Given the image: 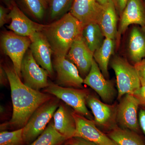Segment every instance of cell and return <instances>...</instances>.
<instances>
[{"instance_id": "cell-1", "label": "cell", "mask_w": 145, "mask_h": 145, "mask_svg": "<svg viewBox=\"0 0 145 145\" xmlns=\"http://www.w3.org/2000/svg\"><path fill=\"white\" fill-rule=\"evenodd\" d=\"M10 86L13 111L10 121L2 127L22 128L39 107L51 100L52 95L34 90L25 85L14 68L4 67Z\"/></svg>"}, {"instance_id": "cell-2", "label": "cell", "mask_w": 145, "mask_h": 145, "mask_svg": "<svg viewBox=\"0 0 145 145\" xmlns=\"http://www.w3.org/2000/svg\"><path fill=\"white\" fill-rule=\"evenodd\" d=\"M84 26L69 12L59 20L44 25L41 31L55 57H66L75 40L82 35Z\"/></svg>"}, {"instance_id": "cell-3", "label": "cell", "mask_w": 145, "mask_h": 145, "mask_svg": "<svg viewBox=\"0 0 145 145\" xmlns=\"http://www.w3.org/2000/svg\"><path fill=\"white\" fill-rule=\"evenodd\" d=\"M59 105V99L53 97L34 112L23 127L24 144H30L42 133Z\"/></svg>"}, {"instance_id": "cell-4", "label": "cell", "mask_w": 145, "mask_h": 145, "mask_svg": "<svg viewBox=\"0 0 145 145\" xmlns=\"http://www.w3.org/2000/svg\"><path fill=\"white\" fill-rule=\"evenodd\" d=\"M110 66L116 75L119 100L126 94H134L140 88L141 83L134 65L115 55L110 62Z\"/></svg>"}, {"instance_id": "cell-5", "label": "cell", "mask_w": 145, "mask_h": 145, "mask_svg": "<svg viewBox=\"0 0 145 145\" xmlns=\"http://www.w3.org/2000/svg\"><path fill=\"white\" fill-rule=\"evenodd\" d=\"M44 92L62 100L71 107L75 112L89 120H93L86 105L87 98L90 93L86 89L64 87L49 82L48 86L44 89Z\"/></svg>"}, {"instance_id": "cell-6", "label": "cell", "mask_w": 145, "mask_h": 145, "mask_svg": "<svg viewBox=\"0 0 145 145\" xmlns=\"http://www.w3.org/2000/svg\"><path fill=\"white\" fill-rule=\"evenodd\" d=\"M31 43L29 37L20 36L12 31H5L1 35L2 49L10 58L14 70L20 78L22 62Z\"/></svg>"}, {"instance_id": "cell-7", "label": "cell", "mask_w": 145, "mask_h": 145, "mask_svg": "<svg viewBox=\"0 0 145 145\" xmlns=\"http://www.w3.org/2000/svg\"><path fill=\"white\" fill-rule=\"evenodd\" d=\"M21 72L24 84L32 89L40 91L49 85L48 72L37 63L30 49L24 57Z\"/></svg>"}, {"instance_id": "cell-8", "label": "cell", "mask_w": 145, "mask_h": 145, "mask_svg": "<svg viewBox=\"0 0 145 145\" xmlns=\"http://www.w3.org/2000/svg\"><path fill=\"white\" fill-rule=\"evenodd\" d=\"M86 104L92 112L96 125L108 132L118 127L117 104L103 103L91 93L87 98Z\"/></svg>"}, {"instance_id": "cell-9", "label": "cell", "mask_w": 145, "mask_h": 145, "mask_svg": "<svg viewBox=\"0 0 145 145\" xmlns=\"http://www.w3.org/2000/svg\"><path fill=\"white\" fill-rule=\"evenodd\" d=\"M72 115L76 124L75 137H80L97 145H117L98 128L93 120H89L75 111L72 112Z\"/></svg>"}, {"instance_id": "cell-10", "label": "cell", "mask_w": 145, "mask_h": 145, "mask_svg": "<svg viewBox=\"0 0 145 145\" xmlns=\"http://www.w3.org/2000/svg\"><path fill=\"white\" fill-rule=\"evenodd\" d=\"M119 101L117 107V123L121 128L137 132L139 129L137 118L139 101L132 94H126Z\"/></svg>"}, {"instance_id": "cell-11", "label": "cell", "mask_w": 145, "mask_h": 145, "mask_svg": "<svg viewBox=\"0 0 145 145\" xmlns=\"http://www.w3.org/2000/svg\"><path fill=\"white\" fill-rule=\"evenodd\" d=\"M84 84L95 91L104 103L110 104L114 101L117 93L114 86L103 75L94 59L90 71L84 79Z\"/></svg>"}, {"instance_id": "cell-12", "label": "cell", "mask_w": 145, "mask_h": 145, "mask_svg": "<svg viewBox=\"0 0 145 145\" xmlns=\"http://www.w3.org/2000/svg\"><path fill=\"white\" fill-rule=\"evenodd\" d=\"M116 39L118 47L122 34L130 25L145 27V3L144 0H129L120 17Z\"/></svg>"}, {"instance_id": "cell-13", "label": "cell", "mask_w": 145, "mask_h": 145, "mask_svg": "<svg viewBox=\"0 0 145 145\" xmlns=\"http://www.w3.org/2000/svg\"><path fill=\"white\" fill-rule=\"evenodd\" d=\"M54 57L52 63L57 72V84L64 87L83 89L84 79L76 66L66 57Z\"/></svg>"}, {"instance_id": "cell-14", "label": "cell", "mask_w": 145, "mask_h": 145, "mask_svg": "<svg viewBox=\"0 0 145 145\" xmlns=\"http://www.w3.org/2000/svg\"><path fill=\"white\" fill-rule=\"evenodd\" d=\"M29 38L31 41L29 48L34 59L52 77L54 73L51 57L53 52L49 42L41 31L36 32Z\"/></svg>"}, {"instance_id": "cell-15", "label": "cell", "mask_w": 145, "mask_h": 145, "mask_svg": "<svg viewBox=\"0 0 145 145\" xmlns=\"http://www.w3.org/2000/svg\"><path fill=\"white\" fill-rule=\"evenodd\" d=\"M66 58L76 66L81 77L84 79L90 71L93 53L86 45L81 36L73 42Z\"/></svg>"}, {"instance_id": "cell-16", "label": "cell", "mask_w": 145, "mask_h": 145, "mask_svg": "<svg viewBox=\"0 0 145 145\" xmlns=\"http://www.w3.org/2000/svg\"><path fill=\"white\" fill-rule=\"evenodd\" d=\"M8 18L10 23L7 28L21 36L30 37L36 32L41 31L44 25L31 20L15 4L11 7Z\"/></svg>"}, {"instance_id": "cell-17", "label": "cell", "mask_w": 145, "mask_h": 145, "mask_svg": "<svg viewBox=\"0 0 145 145\" xmlns=\"http://www.w3.org/2000/svg\"><path fill=\"white\" fill-rule=\"evenodd\" d=\"M103 8L96 0H74L69 12L85 26L98 23Z\"/></svg>"}, {"instance_id": "cell-18", "label": "cell", "mask_w": 145, "mask_h": 145, "mask_svg": "<svg viewBox=\"0 0 145 145\" xmlns=\"http://www.w3.org/2000/svg\"><path fill=\"white\" fill-rule=\"evenodd\" d=\"M133 25L129 34L127 52L134 65L145 58V27Z\"/></svg>"}, {"instance_id": "cell-19", "label": "cell", "mask_w": 145, "mask_h": 145, "mask_svg": "<svg viewBox=\"0 0 145 145\" xmlns=\"http://www.w3.org/2000/svg\"><path fill=\"white\" fill-rule=\"evenodd\" d=\"M54 128L67 140L75 137L76 124L72 112L64 105H60L53 116Z\"/></svg>"}, {"instance_id": "cell-20", "label": "cell", "mask_w": 145, "mask_h": 145, "mask_svg": "<svg viewBox=\"0 0 145 145\" xmlns=\"http://www.w3.org/2000/svg\"><path fill=\"white\" fill-rule=\"evenodd\" d=\"M118 16L113 0H109L103 5L98 22L105 38L116 40L118 32Z\"/></svg>"}, {"instance_id": "cell-21", "label": "cell", "mask_w": 145, "mask_h": 145, "mask_svg": "<svg viewBox=\"0 0 145 145\" xmlns=\"http://www.w3.org/2000/svg\"><path fill=\"white\" fill-rule=\"evenodd\" d=\"M116 46V40L105 38L102 45L93 53V59L103 75L107 80L109 77V63L112 56L114 54Z\"/></svg>"}, {"instance_id": "cell-22", "label": "cell", "mask_w": 145, "mask_h": 145, "mask_svg": "<svg viewBox=\"0 0 145 145\" xmlns=\"http://www.w3.org/2000/svg\"><path fill=\"white\" fill-rule=\"evenodd\" d=\"M81 36L86 45L93 53L102 45L105 39L97 23H92L84 26Z\"/></svg>"}, {"instance_id": "cell-23", "label": "cell", "mask_w": 145, "mask_h": 145, "mask_svg": "<svg viewBox=\"0 0 145 145\" xmlns=\"http://www.w3.org/2000/svg\"><path fill=\"white\" fill-rule=\"evenodd\" d=\"M108 135L117 145H144L135 132L119 127L109 131Z\"/></svg>"}, {"instance_id": "cell-24", "label": "cell", "mask_w": 145, "mask_h": 145, "mask_svg": "<svg viewBox=\"0 0 145 145\" xmlns=\"http://www.w3.org/2000/svg\"><path fill=\"white\" fill-rule=\"evenodd\" d=\"M67 140L55 129L53 123L50 122L42 133L29 145H63Z\"/></svg>"}, {"instance_id": "cell-25", "label": "cell", "mask_w": 145, "mask_h": 145, "mask_svg": "<svg viewBox=\"0 0 145 145\" xmlns=\"http://www.w3.org/2000/svg\"><path fill=\"white\" fill-rule=\"evenodd\" d=\"M74 0H51L50 17L53 21L59 20L70 11Z\"/></svg>"}, {"instance_id": "cell-26", "label": "cell", "mask_w": 145, "mask_h": 145, "mask_svg": "<svg viewBox=\"0 0 145 145\" xmlns=\"http://www.w3.org/2000/svg\"><path fill=\"white\" fill-rule=\"evenodd\" d=\"M23 128L11 131H1L0 133V145H23Z\"/></svg>"}, {"instance_id": "cell-27", "label": "cell", "mask_w": 145, "mask_h": 145, "mask_svg": "<svg viewBox=\"0 0 145 145\" xmlns=\"http://www.w3.org/2000/svg\"><path fill=\"white\" fill-rule=\"evenodd\" d=\"M29 14L38 21L44 18L45 8L40 0H21Z\"/></svg>"}, {"instance_id": "cell-28", "label": "cell", "mask_w": 145, "mask_h": 145, "mask_svg": "<svg viewBox=\"0 0 145 145\" xmlns=\"http://www.w3.org/2000/svg\"><path fill=\"white\" fill-rule=\"evenodd\" d=\"M134 65L137 71L141 86H145V58Z\"/></svg>"}, {"instance_id": "cell-29", "label": "cell", "mask_w": 145, "mask_h": 145, "mask_svg": "<svg viewBox=\"0 0 145 145\" xmlns=\"http://www.w3.org/2000/svg\"><path fill=\"white\" fill-rule=\"evenodd\" d=\"M133 95L139 101L140 105L145 106V86H141Z\"/></svg>"}, {"instance_id": "cell-30", "label": "cell", "mask_w": 145, "mask_h": 145, "mask_svg": "<svg viewBox=\"0 0 145 145\" xmlns=\"http://www.w3.org/2000/svg\"><path fill=\"white\" fill-rule=\"evenodd\" d=\"M9 20L8 10L2 6L0 7V27H2L7 23Z\"/></svg>"}, {"instance_id": "cell-31", "label": "cell", "mask_w": 145, "mask_h": 145, "mask_svg": "<svg viewBox=\"0 0 145 145\" xmlns=\"http://www.w3.org/2000/svg\"><path fill=\"white\" fill-rule=\"evenodd\" d=\"M129 0H113L118 16L120 17Z\"/></svg>"}, {"instance_id": "cell-32", "label": "cell", "mask_w": 145, "mask_h": 145, "mask_svg": "<svg viewBox=\"0 0 145 145\" xmlns=\"http://www.w3.org/2000/svg\"><path fill=\"white\" fill-rule=\"evenodd\" d=\"M69 144L72 145H97L88 140L78 137H73L71 139Z\"/></svg>"}, {"instance_id": "cell-33", "label": "cell", "mask_w": 145, "mask_h": 145, "mask_svg": "<svg viewBox=\"0 0 145 145\" xmlns=\"http://www.w3.org/2000/svg\"><path fill=\"white\" fill-rule=\"evenodd\" d=\"M139 121L140 127L145 135V110L142 109L139 113Z\"/></svg>"}, {"instance_id": "cell-34", "label": "cell", "mask_w": 145, "mask_h": 145, "mask_svg": "<svg viewBox=\"0 0 145 145\" xmlns=\"http://www.w3.org/2000/svg\"><path fill=\"white\" fill-rule=\"evenodd\" d=\"M8 80L7 75L6 73L5 70L4 68L1 67V84H3Z\"/></svg>"}, {"instance_id": "cell-35", "label": "cell", "mask_w": 145, "mask_h": 145, "mask_svg": "<svg viewBox=\"0 0 145 145\" xmlns=\"http://www.w3.org/2000/svg\"><path fill=\"white\" fill-rule=\"evenodd\" d=\"M40 1L42 4L45 9H46L49 6L51 0H40Z\"/></svg>"}, {"instance_id": "cell-36", "label": "cell", "mask_w": 145, "mask_h": 145, "mask_svg": "<svg viewBox=\"0 0 145 145\" xmlns=\"http://www.w3.org/2000/svg\"><path fill=\"white\" fill-rule=\"evenodd\" d=\"M96 1L101 5H104L108 2L109 0H96Z\"/></svg>"}, {"instance_id": "cell-37", "label": "cell", "mask_w": 145, "mask_h": 145, "mask_svg": "<svg viewBox=\"0 0 145 145\" xmlns=\"http://www.w3.org/2000/svg\"><path fill=\"white\" fill-rule=\"evenodd\" d=\"M5 1L6 2H9L10 0H5Z\"/></svg>"}, {"instance_id": "cell-38", "label": "cell", "mask_w": 145, "mask_h": 145, "mask_svg": "<svg viewBox=\"0 0 145 145\" xmlns=\"http://www.w3.org/2000/svg\"><path fill=\"white\" fill-rule=\"evenodd\" d=\"M72 145V144H69V145Z\"/></svg>"}, {"instance_id": "cell-39", "label": "cell", "mask_w": 145, "mask_h": 145, "mask_svg": "<svg viewBox=\"0 0 145 145\" xmlns=\"http://www.w3.org/2000/svg\"><path fill=\"white\" fill-rule=\"evenodd\" d=\"M144 2L145 3V0H144Z\"/></svg>"}, {"instance_id": "cell-40", "label": "cell", "mask_w": 145, "mask_h": 145, "mask_svg": "<svg viewBox=\"0 0 145 145\" xmlns=\"http://www.w3.org/2000/svg\"></svg>"}]
</instances>
